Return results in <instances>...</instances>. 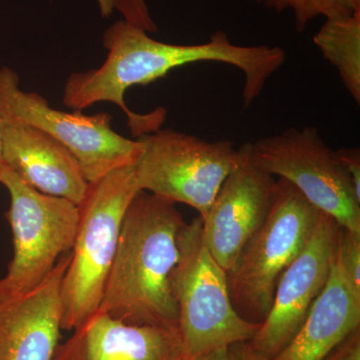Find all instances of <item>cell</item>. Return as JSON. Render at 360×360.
Masks as SVG:
<instances>
[{"instance_id": "obj_1", "label": "cell", "mask_w": 360, "mask_h": 360, "mask_svg": "<svg viewBox=\"0 0 360 360\" xmlns=\"http://www.w3.org/2000/svg\"><path fill=\"white\" fill-rule=\"evenodd\" d=\"M103 45L108 51L103 65L96 70L73 72L66 82L63 103L73 110L99 103L116 104L127 115L130 132L137 139L160 130L167 111L163 108L148 113L130 110L124 101L130 87L155 82L180 66L215 61L243 73V103L248 108L286 58L279 46L233 44L222 30L213 33L202 44H165L125 20L117 21L104 32Z\"/></svg>"}, {"instance_id": "obj_2", "label": "cell", "mask_w": 360, "mask_h": 360, "mask_svg": "<svg viewBox=\"0 0 360 360\" xmlns=\"http://www.w3.org/2000/svg\"><path fill=\"white\" fill-rule=\"evenodd\" d=\"M175 205L144 191L132 198L98 310L125 323L179 328L169 276L186 221Z\"/></svg>"}, {"instance_id": "obj_3", "label": "cell", "mask_w": 360, "mask_h": 360, "mask_svg": "<svg viewBox=\"0 0 360 360\" xmlns=\"http://www.w3.org/2000/svg\"><path fill=\"white\" fill-rule=\"evenodd\" d=\"M177 248L179 260L170 274L169 288L179 310L184 360L252 340L260 324L246 321L234 309L226 271L203 240L200 217L182 225Z\"/></svg>"}, {"instance_id": "obj_4", "label": "cell", "mask_w": 360, "mask_h": 360, "mask_svg": "<svg viewBox=\"0 0 360 360\" xmlns=\"http://www.w3.org/2000/svg\"><path fill=\"white\" fill-rule=\"evenodd\" d=\"M139 191L134 165L118 168L89 184L77 205V234L61 283V329L73 330L98 309L123 217Z\"/></svg>"}, {"instance_id": "obj_5", "label": "cell", "mask_w": 360, "mask_h": 360, "mask_svg": "<svg viewBox=\"0 0 360 360\" xmlns=\"http://www.w3.org/2000/svg\"><path fill=\"white\" fill-rule=\"evenodd\" d=\"M321 212L290 182L276 180L264 224L226 272L232 304L246 321H265L279 279L304 250Z\"/></svg>"}, {"instance_id": "obj_6", "label": "cell", "mask_w": 360, "mask_h": 360, "mask_svg": "<svg viewBox=\"0 0 360 360\" xmlns=\"http://www.w3.org/2000/svg\"><path fill=\"white\" fill-rule=\"evenodd\" d=\"M142 151L134 165L141 191L189 205L205 217L220 187L245 160V144L207 141L194 135L160 129L142 135Z\"/></svg>"}, {"instance_id": "obj_7", "label": "cell", "mask_w": 360, "mask_h": 360, "mask_svg": "<svg viewBox=\"0 0 360 360\" xmlns=\"http://www.w3.org/2000/svg\"><path fill=\"white\" fill-rule=\"evenodd\" d=\"M0 184L11 196L6 219L13 236V257L0 288L13 295L34 290L70 252L78 224V206L40 193L2 162Z\"/></svg>"}, {"instance_id": "obj_8", "label": "cell", "mask_w": 360, "mask_h": 360, "mask_svg": "<svg viewBox=\"0 0 360 360\" xmlns=\"http://www.w3.org/2000/svg\"><path fill=\"white\" fill-rule=\"evenodd\" d=\"M245 144L248 160L286 180L341 227L360 233V196L317 127L288 129Z\"/></svg>"}, {"instance_id": "obj_9", "label": "cell", "mask_w": 360, "mask_h": 360, "mask_svg": "<svg viewBox=\"0 0 360 360\" xmlns=\"http://www.w3.org/2000/svg\"><path fill=\"white\" fill-rule=\"evenodd\" d=\"M0 118L25 123L63 143L77 158L89 184L134 165L142 151L141 142L112 129L108 113L54 110L37 92L23 91L18 73L7 66L0 68Z\"/></svg>"}, {"instance_id": "obj_10", "label": "cell", "mask_w": 360, "mask_h": 360, "mask_svg": "<svg viewBox=\"0 0 360 360\" xmlns=\"http://www.w3.org/2000/svg\"><path fill=\"white\" fill-rule=\"evenodd\" d=\"M338 231L340 225L335 219L321 212L304 250L279 279L269 315L248 341L269 360L292 340L328 283Z\"/></svg>"}, {"instance_id": "obj_11", "label": "cell", "mask_w": 360, "mask_h": 360, "mask_svg": "<svg viewBox=\"0 0 360 360\" xmlns=\"http://www.w3.org/2000/svg\"><path fill=\"white\" fill-rule=\"evenodd\" d=\"M276 186L274 176L258 169L246 155L201 217L206 248L225 271L233 267L243 246L264 224Z\"/></svg>"}, {"instance_id": "obj_12", "label": "cell", "mask_w": 360, "mask_h": 360, "mask_svg": "<svg viewBox=\"0 0 360 360\" xmlns=\"http://www.w3.org/2000/svg\"><path fill=\"white\" fill-rule=\"evenodd\" d=\"M70 252L61 257L34 290L21 295L0 288V360H52L61 329L60 288Z\"/></svg>"}, {"instance_id": "obj_13", "label": "cell", "mask_w": 360, "mask_h": 360, "mask_svg": "<svg viewBox=\"0 0 360 360\" xmlns=\"http://www.w3.org/2000/svg\"><path fill=\"white\" fill-rule=\"evenodd\" d=\"M2 162L40 193L78 205L89 184L75 155L51 135L25 123L0 118Z\"/></svg>"}, {"instance_id": "obj_14", "label": "cell", "mask_w": 360, "mask_h": 360, "mask_svg": "<svg viewBox=\"0 0 360 360\" xmlns=\"http://www.w3.org/2000/svg\"><path fill=\"white\" fill-rule=\"evenodd\" d=\"M73 330L52 360H184L179 328L125 323L97 309Z\"/></svg>"}, {"instance_id": "obj_15", "label": "cell", "mask_w": 360, "mask_h": 360, "mask_svg": "<svg viewBox=\"0 0 360 360\" xmlns=\"http://www.w3.org/2000/svg\"><path fill=\"white\" fill-rule=\"evenodd\" d=\"M360 328V295L336 264L292 340L271 360H322Z\"/></svg>"}, {"instance_id": "obj_16", "label": "cell", "mask_w": 360, "mask_h": 360, "mask_svg": "<svg viewBox=\"0 0 360 360\" xmlns=\"http://www.w3.org/2000/svg\"><path fill=\"white\" fill-rule=\"evenodd\" d=\"M314 44L340 73L345 89L360 103V9L345 18L326 20Z\"/></svg>"}, {"instance_id": "obj_17", "label": "cell", "mask_w": 360, "mask_h": 360, "mask_svg": "<svg viewBox=\"0 0 360 360\" xmlns=\"http://www.w3.org/2000/svg\"><path fill=\"white\" fill-rule=\"evenodd\" d=\"M266 8L281 13L293 11L295 27L298 33L304 32L310 21L319 16L326 20L345 18L360 9V0H255Z\"/></svg>"}, {"instance_id": "obj_18", "label": "cell", "mask_w": 360, "mask_h": 360, "mask_svg": "<svg viewBox=\"0 0 360 360\" xmlns=\"http://www.w3.org/2000/svg\"><path fill=\"white\" fill-rule=\"evenodd\" d=\"M335 262L355 293L360 295V233L340 226Z\"/></svg>"}, {"instance_id": "obj_19", "label": "cell", "mask_w": 360, "mask_h": 360, "mask_svg": "<svg viewBox=\"0 0 360 360\" xmlns=\"http://www.w3.org/2000/svg\"><path fill=\"white\" fill-rule=\"evenodd\" d=\"M113 8L124 16L129 25L136 26L146 32H158V26L149 14L146 0H111Z\"/></svg>"}, {"instance_id": "obj_20", "label": "cell", "mask_w": 360, "mask_h": 360, "mask_svg": "<svg viewBox=\"0 0 360 360\" xmlns=\"http://www.w3.org/2000/svg\"><path fill=\"white\" fill-rule=\"evenodd\" d=\"M322 360H360V328L350 333Z\"/></svg>"}, {"instance_id": "obj_21", "label": "cell", "mask_w": 360, "mask_h": 360, "mask_svg": "<svg viewBox=\"0 0 360 360\" xmlns=\"http://www.w3.org/2000/svg\"><path fill=\"white\" fill-rule=\"evenodd\" d=\"M336 156L345 172L349 175L355 193L360 196V150L359 148H340L335 150Z\"/></svg>"}, {"instance_id": "obj_22", "label": "cell", "mask_w": 360, "mask_h": 360, "mask_svg": "<svg viewBox=\"0 0 360 360\" xmlns=\"http://www.w3.org/2000/svg\"><path fill=\"white\" fill-rule=\"evenodd\" d=\"M229 352L232 360H269L251 347L248 341L234 343L229 347Z\"/></svg>"}, {"instance_id": "obj_23", "label": "cell", "mask_w": 360, "mask_h": 360, "mask_svg": "<svg viewBox=\"0 0 360 360\" xmlns=\"http://www.w3.org/2000/svg\"><path fill=\"white\" fill-rule=\"evenodd\" d=\"M195 360H232L229 348H221V349L215 350L210 354L202 355Z\"/></svg>"}, {"instance_id": "obj_24", "label": "cell", "mask_w": 360, "mask_h": 360, "mask_svg": "<svg viewBox=\"0 0 360 360\" xmlns=\"http://www.w3.org/2000/svg\"><path fill=\"white\" fill-rule=\"evenodd\" d=\"M99 7H101V14L103 16H110L112 13L113 6L111 0H98Z\"/></svg>"}, {"instance_id": "obj_25", "label": "cell", "mask_w": 360, "mask_h": 360, "mask_svg": "<svg viewBox=\"0 0 360 360\" xmlns=\"http://www.w3.org/2000/svg\"><path fill=\"white\" fill-rule=\"evenodd\" d=\"M2 165V158H1V143H0V165Z\"/></svg>"}]
</instances>
